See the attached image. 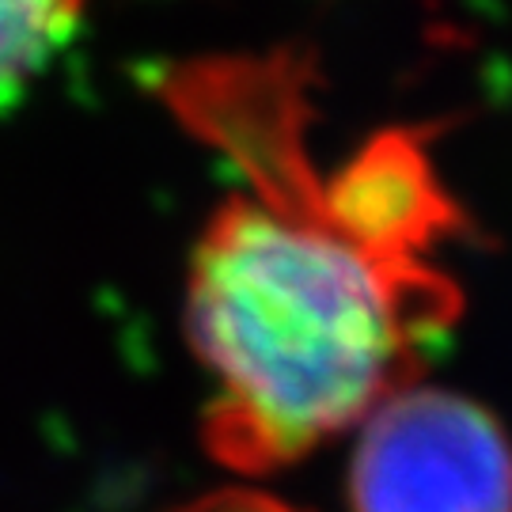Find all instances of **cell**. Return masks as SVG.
<instances>
[{"instance_id": "cell-1", "label": "cell", "mask_w": 512, "mask_h": 512, "mask_svg": "<svg viewBox=\"0 0 512 512\" xmlns=\"http://www.w3.org/2000/svg\"><path fill=\"white\" fill-rule=\"evenodd\" d=\"M164 92L243 179L186 274V338L209 380L205 444L239 475H270L414 384L459 311L437 262L456 202L421 129H387L323 175L293 54L194 61Z\"/></svg>"}, {"instance_id": "cell-2", "label": "cell", "mask_w": 512, "mask_h": 512, "mask_svg": "<svg viewBox=\"0 0 512 512\" xmlns=\"http://www.w3.org/2000/svg\"><path fill=\"white\" fill-rule=\"evenodd\" d=\"M353 512H512V440L444 387L406 384L357 425Z\"/></svg>"}, {"instance_id": "cell-3", "label": "cell", "mask_w": 512, "mask_h": 512, "mask_svg": "<svg viewBox=\"0 0 512 512\" xmlns=\"http://www.w3.org/2000/svg\"><path fill=\"white\" fill-rule=\"evenodd\" d=\"M88 0H0V114L80 31Z\"/></svg>"}, {"instance_id": "cell-4", "label": "cell", "mask_w": 512, "mask_h": 512, "mask_svg": "<svg viewBox=\"0 0 512 512\" xmlns=\"http://www.w3.org/2000/svg\"><path fill=\"white\" fill-rule=\"evenodd\" d=\"M179 512H300V509H293L281 497L266 494V490H258V486H228V490H217V494H205L198 501H190Z\"/></svg>"}]
</instances>
